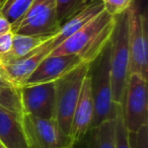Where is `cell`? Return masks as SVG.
<instances>
[{"instance_id":"25","label":"cell","mask_w":148,"mask_h":148,"mask_svg":"<svg viewBox=\"0 0 148 148\" xmlns=\"http://www.w3.org/2000/svg\"><path fill=\"white\" fill-rule=\"evenodd\" d=\"M2 86H14V85L11 83L9 78L6 76L5 72L3 71L2 67L0 66V87H2Z\"/></svg>"},{"instance_id":"13","label":"cell","mask_w":148,"mask_h":148,"mask_svg":"<svg viewBox=\"0 0 148 148\" xmlns=\"http://www.w3.org/2000/svg\"><path fill=\"white\" fill-rule=\"evenodd\" d=\"M103 10L105 9H103V0H91V1H89L82 9H80L78 12H76L73 16H71L67 21H65L61 25L59 32L53 38V45L55 49L62 42H64L67 38L73 35L75 32L83 27L86 23L92 21L95 16H97Z\"/></svg>"},{"instance_id":"8","label":"cell","mask_w":148,"mask_h":148,"mask_svg":"<svg viewBox=\"0 0 148 148\" xmlns=\"http://www.w3.org/2000/svg\"><path fill=\"white\" fill-rule=\"evenodd\" d=\"M21 122L29 148H64L72 144L54 118L45 119L23 114Z\"/></svg>"},{"instance_id":"1","label":"cell","mask_w":148,"mask_h":148,"mask_svg":"<svg viewBox=\"0 0 148 148\" xmlns=\"http://www.w3.org/2000/svg\"><path fill=\"white\" fill-rule=\"evenodd\" d=\"M116 17L105 10L62 42L50 55H77L83 63L92 65L108 48L115 31Z\"/></svg>"},{"instance_id":"19","label":"cell","mask_w":148,"mask_h":148,"mask_svg":"<svg viewBox=\"0 0 148 148\" xmlns=\"http://www.w3.org/2000/svg\"><path fill=\"white\" fill-rule=\"evenodd\" d=\"M56 12L60 27L65 21L73 16L87 4L86 0H55Z\"/></svg>"},{"instance_id":"26","label":"cell","mask_w":148,"mask_h":148,"mask_svg":"<svg viewBox=\"0 0 148 148\" xmlns=\"http://www.w3.org/2000/svg\"><path fill=\"white\" fill-rule=\"evenodd\" d=\"M64 148H75V146H74V144H71V145H68V146H66V147H64Z\"/></svg>"},{"instance_id":"23","label":"cell","mask_w":148,"mask_h":148,"mask_svg":"<svg viewBox=\"0 0 148 148\" xmlns=\"http://www.w3.org/2000/svg\"><path fill=\"white\" fill-rule=\"evenodd\" d=\"M13 41L12 31L0 35V55H4L11 49Z\"/></svg>"},{"instance_id":"7","label":"cell","mask_w":148,"mask_h":148,"mask_svg":"<svg viewBox=\"0 0 148 148\" xmlns=\"http://www.w3.org/2000/svg\"><path fill=\"white\" fill-rule=\"evenodd\" d=\"M122 112L126 127L131 133L148 126L147 79L138 74L130 75L126 86Z\"/></svg>"},{"instance_id":"20","label":"cell","mask_w":148,"mask_h":148,"mask_svg":"<svg viewBox=\"0 0 148 148\" xmlns=\"http://www.w3.org/2000/svg\"><path fill=\"white\" fill-rule=\"evenodd\" d=\"M116 148H130L129 131L124 122L122 106H118L116 117Z\"/></svg>"},{"instance_id":"22","label":"cell","mask_w":148,"mask_h":148,"mask_svg":"<svg viewBox=\"0 0 148 148\" xmlns=\"http://www.w3.org/2000/svg\"><path fill=\"white\" fill-rule=\"evenodd\" d=\"M130 148H148V126L137 132H129Z\"/></svg>"},{"instance_id":"15","label":"cell","mask_w":148,"mask_h":148,"mask_svg":"<svg viewBox=\"0 0 148 148\" xmlns=\"http://www.w3.org/2000/svg\"><path fill=\"white\" fill-rule=\"evenodd\" d=\"M75 148H116V118L90 128Z\"/></svg>"},{"instance_id":"2","label":"cell","mask_w":148,"mask_h":148,"mask_svg":"<svg viewBox=\"0 0 148 148\" xmlns=\"http://www.w3.org/2000/svg\"><path fill=\"white\" fill-rule=\"evenodd\" d=\"M115 31L110 42V76L112 95L115 105L122 106L129 79L127 12L116 17Z\"/></svg>"},{"instance_id":"24","label":"cell","mask_w":148,"mask_h":148,"mask_svg":"<svg viewBox=\"0 0 148 148\" xmlns=\"http://www.w3.org/2000/svg\"><path fill=\"white\" fill-rule=\"evenodd\" d=\"M11 32V25L0 14V35Z\"/></svg>"},{"instance_id":"11","label":"cell","mask_w":148,"mask_h":148,"mask_svg":"<svg viewBox=\"0 0 148 148\" xmlns=\"http://www.w3.org/2000/svg\"><path fill=\"white\" fill-rule=\"evenodd\" d=\"M93 113L95 108L92 97V75L90 69L81 85L78 101L72 118L69 133V138L72 144L79 143L89 131L92 125Z\"/></svg>"},{"instance_id":"17","label":"cell","mask_w":148,"mask_h":148,"mask_svg":"<svg viewBox=\"0 0 148 148\" xmlns=\"http://www.w3.org/2000/svg\"><path fill=\"white\" fill-rule=\"evenodd\" d=\"M33 2L34 0H5L0 5V14L12 25L25 14Z\"/></svg>"},{"instance_id":"18","label":"cell","mask_w":148,"mask_h":148,"mask_svg":"<svg viewBox=\"0 0 148 148\" xmlns=\"http://www.w3.org/2000/svg\"><path fill=\"white\" fill-rule=\"evenodd\" d=\"M8 111L23 115V106L21 99V87H0V111Z\"/></svg>"},{"instance_id":"28","label":"cell","mask_w":148,"mask_h":148,"mask_svg":"<svg viewBox=\"0 0 148 148\" xmlns=\"http://www.w3.org/2000/svg\"><path fill=\"white\" fill-rule=\"evenodd\" d=\"M86 1H87V2H89V1H91V0H86Z\"/></svg>"},{"instance_id":"4","label":"cell","mask_w":148,"mask_h":148,"mask_svg":"<svg viewBox=\"0 0 148 148\" xmlns=\"http://www.w3.org/2000/svg\"><path fill=\"white\" fill-rule=\"evenodd\" d=\"M109 46L97 60L99 62L95 72H91L93 108H95L91 128L97 127L103 122L115 119L117 117L118 106L114 103L113 95H112Z\"/></svg>"},{"instance_id":"27","label":"cell","mask_w":148,"mask_h":148,"mask_svg":"<svg viewBox=\"0 0 148 148\" xmlns=\"http://www.w3.org/2000/svg\"><path fill=\"white\" fill-rule=\"evenodd\" d=\"M0 148H6L4 145H3V144H2V142H1V141H0Z\"/></svg>"},{"instance_id":"6","label":"cell","mask_w":148,"mask_h":148,"mask_svg":"<svg viewBox=\"0 0 148 148\" xmlns=\"http://www.w3.org/2000/svg\"><path fill=\"white\" fill-rule=\"evenodd\" d=\"M59 29L55 0H34L25 14L11 25L13 34L25 36H55Z\"/></svg>"},{"instance_id":"12","label":"cell","mask_w":148,"mask_h":148,"mask_svg":"<svg viewBox=\"0 0 148 148\" xmlns=\"http://www.w3.org/2000/svg\"><path fill=\"white\" fill-rule=\"evenodd\" d=\"M53 38L33 51L31 54L7 63H0L3 71L14 86L21 87L27 77L33 73L40 63L55 49L53 45Z\"/></svg>"},{"instance_id":"16","label":"cell","mask_w":148,"mask_h":148,"mask_svg":"<svg viewBox=\"0 0 148 148\" xmlns=\"http://www.w3.org/2000/svg\"><path fill=\"white\" fill-rule=\"evenodd\" d=\"M52 37L53 36H25L13 34L11 49L4 55H0V63L14 61L29 55Z\"/></svg>"},{"instance_id":"3","label":"cell","mask_w":148,"mask_h":148,"mask_svg":"<svg viewBox=\"0 0 148 148\" xmlns=\"http://www.w3.org/2000/svg\"><path fill=\"white\" fill-rule=\"evenodd\" d=\"M90 64H81L55 81V116L60 129L69 136L74 110L78 101L81 85L91 69Z\"/></svg>"},{"instance_id":"5","label":"cell","mask_w":148,"mask_h":148,"mask_svg":"<svg viewBox=\"0 0 148 148\" xmlns=\"http://www.w3.org/2000/svg\"><path fill=\"white\" fill-rule=\"evenodd\" d=\"M129 74H138L147 79L148 34L147 19L144 13L132 5L127 10ZM129 75V76H130Z\"/></svg>"},{"instance_id":"9","label":"cell","mask_w":148,"mask_h":148,"mask_svg":"<svg viewBox=\"0 0 148 148\" xmlns=\"http://www.w3.org/2000/svg\"><path fill=\"white\" fill-rule=\"evenodd\" d=\"M23 114L45 119L55 116V83L23 85L21 87Z\"/></svg>"},{"instance_id":"21","label":"cell","mask_w":148,"mask_h":148,"mask_svg":"<svg viewBox=\"0 0 148 148\" xmlns=\"http://www.w3.org/2000/svg\"><path fill=\"white\" fill-rule=\"evenodd\" d=\"M103 9L108 14L117 17L127 10L134 4V0H103Z\"/></svg>"},{"instance_id":"14","label":"cell","mask_w":148,"mask_h":148,"mask_svg":"<svg viewBox=\"0 0 148 148\" xmlns=\"http://www.w3.org/2000/svg\"><path fill=\"white\" fill-rule=\"evenodd\" d=\"M21 114L0 111V141L6 148H29Z\"/></svg>"},{"instance_id":"10","label":"cell","mask_w":148,"mask_h":148,"mask_svg":"<svg viewBox=\"0 0 148 148\" xmlns=\"http://www.w3.org/2000/svg\"><path fill=\"white\" fill-rule=\"evenodd\" d=\"M83 63L77 55L47 56L25 81L23 85H35L55 82Z\"/></svg>"}]
</instances>
